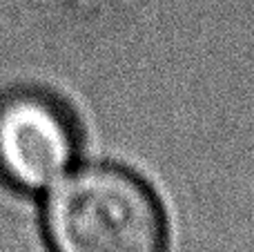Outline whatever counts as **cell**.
I'll list each match as a JSON object with an SVG mask.
<instances>
[{
  "mask_svg": "<svg viewBox=\"0 0 254 252\" xmlns=\"http://www.w3.org/2000/svg\"><path fill=\"white\" fill-rule=\"evenodd\" d=\"M83 129L61 96L16 87L0 96V183L18 194H43L78 165Z\"/></svg>",
  "mask_w": 254,
  "mask_h": 252,
  "instance_id": "2",
  "label": "cell"
},
{
  "mask_svg": "<svg viewBox=\"0 0 254 252\" xmlns=\"http://www.w3.org/2000/svg\"><path fill=\"white\" fill-rule=\"evenodd\" d=\"M40 228L49 252H170L156 192L114 163L76 165L47 192Z\"/></svg>",
  "mask_w": 254,
  "mask_h": 252,
  "instance_id": "1",
  "label": "cell"
}]
</instances>
